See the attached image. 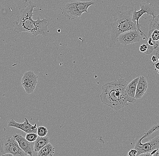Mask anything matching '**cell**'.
I'll return each mask as SVG.
<instances>
[{"label":"cell","mask_w":159,"mask_h":156,"mask_svg":"<svg viewBox=\"0 0 159 156\" xmlns=\"http://www.w3.org/2000/svg\"><path fill=\"white\" fill-rule=\"evenodd\" d=\"M38 135L36 133H29L26 135L25 138L27 141L30 142H34L38 137Z\"/></svg>","instance_id":"d6986e66"},{"label":"cell","mask_w":159,"mask_h":156,"mask_svg":"<svg viewBox=\"0 0 159 156\" xmlns=\"http://www.w3.org/2000/svg\"><path fill=\"white\" fill-rule=\"evenodd\" d=\"M55 153V148L50 143H48L44 146L38 152L39 156H52Z\"/></svg>","instance_id":"9a60e30c"},{"label":"cell","mask_w":159,"mask_h":156,"mask_svg":"<svg viewBox=\"0 0 159 156\" xmlns=\"http://www.w3.org/2000/svg\"><path fill=\"white\" fill-rule=\"evenodd\" d=\"M151 38L154 41H158L159 40V30L157 29H155L152 32L151 34Z\"/></svg>","instance_id":"ffe728a7"},{"label":"cell","mask_w":159,"mask_h":156,"mask_svg":"<svg viewBox=\"0 0 159 156\" xmlns=\"http://www.w3.org/2000/svg\"><path fill=\"white\" fill-rule=\"evenodd\" d=\"M148 88V82L146 77L142 76L139 77V82L137 85L135 98L140 99L143 96Z\"/></svg>","instance_id":"7c38bea8"},{"label":"cell","mask_w":159,"mask_h":156,"mask_svg":"<svg viewBox=\"0 0 159 156\" xmlns=\"http://www.w3.org/2000/svg\"><path fill=\"white\" fill-rule=\"evenodd\" d=\"M140 9L139 11L134 10L133 12V20L136 21L137 25H139V20L140 18L143 17L144 14H147L148 15L152 16L153 19L157 15V11L155 10L153 5L148 3H143L140 4Z\"/></svg>","instance_id":"9c48e42d"},{"label":"cell","mask_w":159,"mask_h":156,"mask_svg":"<svg viewBox=\"0 0 159 156\" xmlns=\"http://www.w3.org/2000/svg\"><path fill=\"white\" fill-rule=\"evenodd\" d=\"M139 80V77H137L128 83L126 87V91L128 95L131 97L135 98L137 85Z\"/></svg>","instance_id":"5bb4252c"},{"label":"cell","mask_w":159,"mask_h":156,"mask_svg":"<svg viewBox=\"0 0 159 156\" xmlns=\"http://www.w3.org/2000/svg\"><path fill=\"white\" fill-rule=\"evenodd\" d=\"M129 83L123 78L106 83L102 86L100 95L102 103L115 110H119L129 105L128 103H134L137 99L128 95L126 87Z\"/></svg>","instance_id":"3957f363"},{"label":"cell","mask_w":159,"mask_h":156,"mask_svg":"<svg viewBox=\"0 0 159 156\" xmlns=\"http://www.w3.org/2000/svg\"></svg>","instance_id":"484cf974"},{"label":"cell","mask_w":159,"mask_h":156,"mask_svg":"<svg viewBox=\"0 0 159 156\" xmlns=\"http://www.w3.org/2000/svg\"><path fill=\"white\" fill-rule=\"evenodd\" d=\"M143 36L147 37L141 28L129 31L119 35V41L121 45H132L140 42Z\"/></svg>","instance_id":"8992f818"},{"label":"cell","mask_w":159,"mask_h":156,"mask_svg":"<svg viewBox=\"0 0 159 156\" xmlns=\"http://www.w3.org/2000/svg\"><path fill=\"white\" fill-rule=\"evenodd\" d=\"M38 83V77L32 71L26 72L21 80V86L23 87L26 92L29 94L34 91Z\"/></svg>","instance_id":"52a82bcc"},{"label":"cell","mask_w":159,"mask_h":156,"mask_svg":"<svg viewBox=\"0 0 159 156\" xmlns=\"http://www.w3.org/2000/svg\"><path fill=\"white\" fill-rule=\"evenodd\" d=\"M0 151L3 154L10 153L14 156H26L29 155L23 150L13 137L7 136L0 142Z\"/></svg>","instance_id":"5b68a950"},{"label":"cell","mask_w":159,"mask_h":156,"mask_svg":"<svg viewBox=\"0 0 159 156\" xmlns=\"http://www.w3.org/2000/svg\"><path fill=\"white\" fill-rule=\"evenodd\" d=\"M13 137L17 141L21 149L30 156H33L34 153V142H30L21 134H14Z\"/></svg>","instance_id":"8fae6325"},{"label":"cell","mask_w":159,"mask_h":156,"mask_svg":"<svg viewBox=\"0 0 159 156\" xmlns=\"http://www.w3.org/2000/svg\"><path fill=\"white\" fill-rule=\"evenodd\" d=\"M138 154V151L136 149H131L130 151L128 152L127 155L129 156H137Z\"/></svg>","instance_id":"7402d4cb"},{"label":"cell","mask_w":159,"mask_h":156,"mask_svg":"<svg viewBox=\"0 0 159 156\" xmlns=\"http://www.w3.org/2000/svg\"><path fill=\"white\" fill-rule=\"evenodd\" d=\"M93 1H74L68 2L63 7L62 14L67 19L73 20L81 16L84 13H88L89 7L94 5Z\"/></svg>","instance_id":"277c9868"},{"label":"cell","mask_w":159,"mask_h":156,"mask_svg":"<svg viewBox=\"0 0 159 156\" xmlns=\"http://www.w3.org/2000/svg\"><path fill=\"white\" fill-rule=\"evenodd\" d=\"M37 6L36 4L30 1L28 6L20 11V15L13 23L15 32L17 33L28 32L34 37L39 35L43 37L48 36L49 33L48 27L50 23V19L46 18L41 19L38 18L36 20L33 19L34 11L42 10L41 9L35 10Z\"/></svg>","instance_id":"7a4b0ae2"},{"label":"cell","mask_w":159,"mask_h":156,"mask_svg":"<svg viewBox=\"0 0 159 156\" xmlns=\"http://www.w3.org/2000/svg\"><path fill=\"white\" fill-rule=\"evenodd\" d=\"M48 132V131L45 127L40 126L38 127L37 134L39 136H40V137L46 136Z\"/></svg>","instance_id":"ac0fdd59"},{"label":"cell","mask_w":159,"mask_h":156,"mask_svg":"<svg viewBox=\"0 0 159 156\" xmlns=\"http://www.w3.org/2000/svg\"><path fill=\"white\" fill-rule=\"evenodd\" d=\"M152 61L153 62H156L157 61V58H156V56H153L152 57Z\"/></svg>","instance_id":"d4e9b609"},{"label":"cell","mask_w":159,"mask_h":156,"mask_svg":"<svg viewBox=\"0 0 159 156\" xmlns=\"http://www.w3.org/2000/svg\"><path fill=\"white\" fill-rule=\"evenodd\" d=\"M142 140L139 139L136 143L134 149L138 151L137 156L141 154L150 153L157 149H159V135L150 141L143 144Z\"/></svg>","instance_id":"ba28073f"},{"label":"cell","mask_w":159,"mask_h":156,"mask_svg":"<svg viewBox=\"0 0 159 156\" xmlns=\"http://www.w3.org/2000/svg\"><path fill=\"white\" fill-rule=\"evenodd\" d=\"M134 11V8L130 6H119L112 18L104 23V39L109 48H117L121 45L119 41V35L138 29L137 22L133 20Z\"/></svg>","instance_id":"6da1fadb"},{"label":"cell","mask_w":159,"mask_h":156,"mask_svg":"<svg viewBox=\"0 0 159 156\" xmlns=\"http://www.w3.org/2000/svg\"><path fill=\"white\" fill-rule=\"evenodd\" d=\"M25 121L23 123H18L13 119L10 120L8 122V126L9 127H15L20 130H22L26 134L29 133H34L37 134V124L35 123L34 125H31L28 120L25 118Z\"/></svg>","instance_id":"30bf717a"},{"label":"cell","mask_w":159,"mask_h":156,"mask_svg":"<svg viewBox=\"0 0 159 156\" xmlns=\"http://www.w3.org/2000/svg\"><path fill=\"white\" fill-rule=\"evenodd\" d=\"M153 156H159V149H158Z\"/></svg>","instance_id":"cb8c5ba5"},{"label":"cell","mask_w":159,"mask_h":156,"mask_svg":"<svg viewBox=\"0 0 159 156\" xmlns=\"http://www.w3.org/2000/svg\"><path fill=\"white\" fill-rule=\"evenodd\" d=\"M147 40H148V44L150 45H152V46H158L159 45L158 43H157V41H154L152 39L151 37H147Z\"/></svg>","instance_id":"44dd1931"},{"label":"cell","mask_w":159,"mask_h":156,"mask_svg":"<svg viewBox=\"0 0 159 156\" xmlns=\"http://www.w3.org/2000/svg\"><path fill=\"white\" fill-rule=\"evenodd\" d=\"M148 46L147 44H143L140 46L139 50L141 52L145 53L148 50Z\"/></svg>","instance_id":"603a6c76"},{"label":"cell","mask_w":159,"mask_h":156,"mask_svg":"<svg viewBox=\"0 0 159 156\" xmlns=\"http://www.w3.org/2000/svg\"><path fill=\"white\" fill-rule=\"evenodd\" d=\"M158 130H159V124L154 125L148 131H146V132H144L143 136H142L140 139L143 141V140L144 138L148 137L149 136H151L152 134H153L156 131H158Z\"/></svg>","instance_id":"e0dca14e"},{"label":"cell","mask_w":159,"mask_h":156,"mask_svg":"<svg viewBox=\"0 0 159 156\" xmlns=\"http://www.w3.org/2000/svg\"><path fill=\"white\" fill-rule=\"evenodd\" d=\"M49 143L50 139L48 136H43V137H40V136H39L36 140L34 141V150L35 152L38 153L42 149V148Z\"/></svg>","instance_id":"4fadbf2b"},{"label":"cell","mask_w":159,"mask_h":156,"mask_svg":"<svg viewBox=\"0 0 159 156\" xmlns=\"http://www.w3.org/2000/svg\"><path fill=\"white\" fill-rule=\"evenodd\" d=\"M155 29L159 30V14L153 19L149 21L148 37L151 36L152 32Z\"/></svg>","instance_id":"2e32d148"}]
</instances>
